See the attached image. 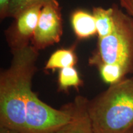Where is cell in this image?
<instances>
[{
	"instance_id": "1",
	"label": "cell",
	"mask_w": 133,
	"mask_h": 133,
	"mask_svg": "<svg viewBox=\"0 0 133 133\" xmlns=\"http://www.w3.org/2000/svg\"><path fill=\"white\" fill-rule=\"evenodd\" d=\"M30 44L11 51L9 68L0 74V126L23 133L25 124L26 104L37 67L39 52Z\"/></svg>"
},
{
	"instance_id": "2",
	"label": "cell",
	"mask_w": 133,
	"mask_h": 133,
	"mask_svg": "<svg viewBox=\"0 0 133 133\" xmlns=\"http://www.w3.org/2000/svg\"><path fill=\"white\" fill-rule=\"evenodd\" d=\"M95 133H130L133 129V78H125L88 101Z\"/></svg>"
},
{
	"instance_id": "3",
	"label": "cell",
	"mask_w": 133,
	"mask_h": 133,
	"mask_svg": "<svg viewBox=\"0 0 133 133\" xmlns=\"http://www.w3.org/2000/svg\"><path fill=\"white\" fill-rule=\"evenodd\" d=\"M114 5V30L108 36L98 38L88 62L96 67L102 64L118 66L128 75L133 73V19L117 4Z\"/></svg>"
},
{
	"instance_id": "4",
	"label": "cell",
	"mask_w": 133,
	"mask_h": 133,
	"mask_svg": "<svg viewBox=\"0 0 133 133\" xmlns=\"http://www.w3.org/2000/svg\"><path fill=\"white\" fill-rule=\"evenodd\" d=\"M67 106L56 109L30 91L26 104L25 124L23 133H51L70 120Z\"/></svg>"
},
{
	"instance_id": "5",
	"label": "cell",
	"mask_w": 133,
	"mask_h": 133,
	"mask_svg": "<svg viewBox=\"0 0 133 133\" xmlns=\"http://www.w3.org/2000/svg\"><path fill=\"white\" fill-rule=\"evenodd\" d=\"M63 33L59 4H45L41 8L31 44L38 51L59 43Z\"/></svg>"
},
{
	"instance_id": "6",
	"label": "cell",
	"mask_w": 133,
	"mask_h": 133,
	"mask_svg": "<svg viewBox=\"0 0 133 133\" xmlns=\"http://www.w3.org/2000/svg\"><path fill=\"white\" fill-rule=\"evenodd\" d=\"M43 6L42 4L34 5L14 18L12 24L5 31L11 51L30 45Z\"/></svg>"
},
{
	"instance_id": "7",
	"label": "cell",
	"mask_w": 133,
	"mask_h": 133,
	"mask_svg": "<svg viewBox=\"0 0 133 133\" xmlns=\"http://www.w3.org/2000/svg\"><path fill=\"white\" fill-rule=\"evenodd\" d=\"M88 101L79 96L66 104L71 114L70 120L51 133H95L88 113Z\"/></svg>"
},
{
	"instance_id": "8",
	"label": "cell",
	"mask_w": 133,
	"mask_h": 133,
	"mask_svg": "<svg viewBox=\"0 0 133 133\" xmlns=\"http://www.w3.org/2000/svg\"><path fill=\"white\" fill-rule=\"evenodd\" d=\"M73 30L78 39H85L97 35L96 21L93 14L82 9L75 11L71 15Z\"/></svg>"
},
{
	"instance_id": "9",
	"label": "cell",
	"mask_w": 133,
	"mask_h": 133,
	"mask_svg": "<svg viewBox=\"0 0 133 133\" xmlns=\"http://www.w3.org/2000/svg\"><path fill=\"white\" fill-rule=\"evenodd\" d=\"M78 62V57L75 47L62 48L56 50L46 62L44 70L54 71L69 66H75Z\"/></svg>"
},
{
	"instance_id": "10",
	"label": "cell",
	"mask_w": 133,
	"mask_h": 133,
	"mask_svg": "<svg viewBox=\"0 0 133 133\" xmlns=\"http://www.w3.org/2000/svg\"><path fill=\"white\" fill-rule=\"evenodd\" d=\"M92 14L95 18L98 38H104L110 34L115 27L114 5L108 9L94 8Z\"/></svg>"
},
{
	"instance_id": "11",
	"label": "cell",
	"mask_w": 133,
	"mask_h": 133,
	"mask_svg": "<svg viewBox=\"0 0 133 133\" xmlns=\"http://www.w3.org/2000/svg\"><path fill=\"white\" fill-rule=\"evenodd\" d=\"M57 83L58 90L65 92L69 91L70 88L78 89L83 84L78 71L75 66H69L60 69Z\"/></svg>"
},
{
	"instance_id": "12",
	"label": "cell",
	"mask_w": 133,
	"mask_h": 133,
	"mask_svg": "<svg viewBox=\"0 0 133 133\" xmlns=\"http://www.w3.org/2000/svg\"><path fill=\"white\" fill-rule=\"evenodd\" d=\"M101 78L105 83L111 85L125 78L126 75L118 66L102 64L97 66Z\"/></svg>"
},
{
	"instance_id": "13",
	"label": "cell",
	"mask_w": 133,
	"mask_h": 133,
	"mask_svg": "<svg viewBox=\"0 0 133 133\" xmlns=\"http://www.w3.org/2000/svg\"><path fill=\"white\" fill-rule=\"evenodd\" d=\"M49 4H59L57 0H11L8 17L15 18L25 9L34 5Z\"/></svg>"
},
{
	"instance_id": "14",
	"label": "cell",
	"mask_w": 133,
	"mask_h": 133,
	"mask_svg": "<svg viewBox=\"0 0 133 133\" xmlns=\"http://www.w3.org/2000/svg\"><path fill=\"white\" fill-rule=\"evenodd\" d=\"M11 0H0V18L1 20L8 17L9 4Z\"/></svg>"
},
{
	"instance_id": "15",
	"label": "cell",
	"mask_w": 133,
	"mask_h": 133,
	"mask_svg": "<svg viewBox=\"0 0 133 133\" xmlns=\"http://www.w3.org/2000/svg\"><path fill=\"white\" fill-rule=\"evenodd\" d=\"M121 7L133 19V0H119Z\"/></svg>"
},
{
	"instance_id": "16",
	"label": "cell",
	"mask_w": 133,
	"mask_h": 133,
	"mask_svg": "<svg viewBox=\"0 0 133 133\" xmlns=\"http://www.w3.org/2000/svg\"><path fill=\"white\" fill-rule=\"evenodd\" d=\"M0 133H21V132L7 126H0Z\"/></svg>"
},
{
	"instance_id": "17",
	"label": "cell",
	"mask_w": 133,
	"mask_h": 133,
	"mask_svg": "<svg viewBox=\"0 0 133 133\" xmlns=\"http://www.w3.org/2000/svg\"><path fill=\"white\" fill-rule=\"evenodd\" d=\"M130 133H133V129H132V131H131V132H130Z\"/></svg>"
}]
</instances>
